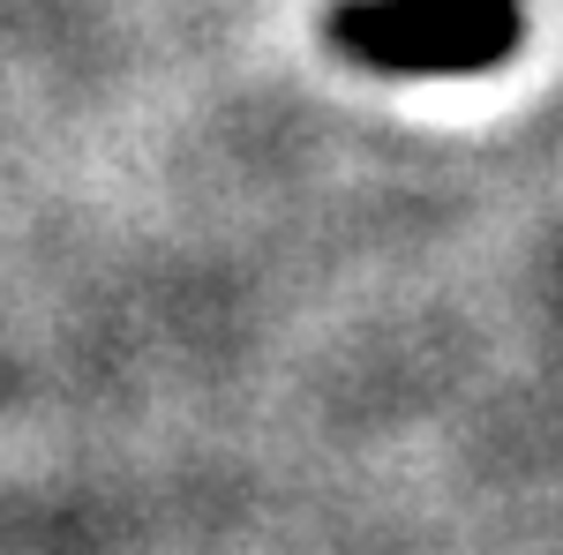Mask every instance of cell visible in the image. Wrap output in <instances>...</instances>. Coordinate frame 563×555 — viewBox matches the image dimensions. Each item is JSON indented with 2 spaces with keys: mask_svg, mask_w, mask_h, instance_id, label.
Segmentation results:
<instances>
[{
  "mask_svg": "<svg viewBox=\"0 0 563 555\" xmlns=\"http://www.w3.org/2000/svg\"><path fill=\"white\" fill-rule=\"evenodd\" d=\"M323 31L376 76H488L526 45V0H339Z\"/></svg>",
  "mask_w": 563,
  "mask_h": 555,
  "instance_id": "1",
  "label": "cell"
}]
</instances>
